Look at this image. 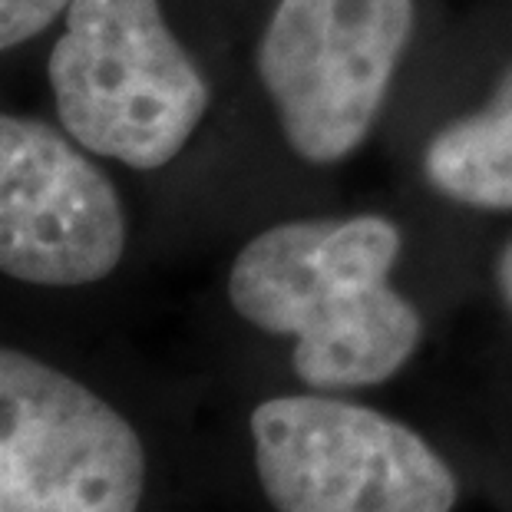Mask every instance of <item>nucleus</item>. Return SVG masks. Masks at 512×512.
<instances>
[{
  "instance_id": "1",
  "label": "nucleus",
  "mask_w": 512,
  "mask_h": 512,
  "mask_svg": "<svg viewBox=\"0 0 512 512\" xmlns=\"http://www.w3.org/2000/svg\"><path fill=\"white\" fill-rule=\"evenodd\" d=\"M403 232L387 215L291 219L238 248L225 301L248 331L285 347L291 387L367 397L430 341L423 304L394 281Z\"/></svg>"
},
{
  "instance_id": "2",
  "label": "nucleus",
  "mask_w": 512,
  "mask_h": 512,
  "mask_svg": "<svg viewBox=\"0 0 512 512\" xmlns=\"http://www.w3.org/2000/svg\"><path fill=\"white\" fill-rule=\"evenodd\" d=\"M235 512H499L479 460L370 397L268 390L248 403Z\"/></svg>"
},
{
  "instance_id": "3",
  "label": "nucleus",
  "mask_w": 512,
  "mask_h": 512,
  "mask_svg": "<svg viewBox=\"0 0 512 512\" xmlns=\"http://www.w3.org/2000/svg\"><path fill=\"white\" fill-rule=\"evenodd\" d=\"M133 413L40 354L0 344V512H222ZM235 512V509H232Z\"/></svg>"
},
{
  "instance_id": "4",
  "label": "nucleus",
  "mask_w": 512,
  "mask_h": 512,
  "mask_svg": "<svg viewBox=\"0 0 512 512\" xmlns=\"http://www.w3.org/2000/svg\"><path fill=\"white\" fill-rule=\"evenodd\" d=\"M47 80L76 143L136 172L169 166L212 103L209 80L159 0H73Z\"/></svg>"
},
{
  "instance_id": "5",
  "label": "nucleus",
  "mask_w": 512,
  "mask_h": 512,
  "mask_svg": "<svg viewBox=\"0 0 512 512\" xmlns=\"http://www.w3.org/2000/svg\"><path fill=\"white\" fill-rule=\"evenodd\" d=\"M413 37V0H278L258 76L294 156L334 166L374 129Z\"/></svg>"
},
{
  "instance_id": "6",
  "label": "nucleus",
  "mask_w": 512,
  "mask_h": 512,
  "mask_svg": "<svg viewBox=\"0 0 512 512\" xmlns=\"http://www.w3.org/2000/svg\"><path fill=\"white\" fill-rule=\"evenodd\" d=\"M90 156L63 126L0 110V275L70 291L123 265V199Z\"/></svg>"
},
{
  "instance_id": "7",
  "label": "nucleus",
  "mask_w": 512,
  "mask_h": 512,
  "mask_svg": "<svg viewBox=\"0 0 512 512\" xmlns=\"http://www.w3.org/2000/svg\"><path fill=\"white\" fill-rule=\"evenodd\" d=\"M423 176L456 205L512 212V67L483 110L453 119L430 139Z\"/></svg>"
},
{
  "instance_id": "8",
  "label": "nucleus",
  "mask_w": 512,
  "mask_h": 512,
  "mask_svg": "<svg viewBox=\"0 0 512 512\" xmlns=\"http://www.w3.org/2000/svg\"><path fill=\"white\" fill-rule=\"evenodd\" d=\"M73 0H0V53L40 37L67 14Z\"/></svg>"
},
{
  "instance_id": "9",
  "label": "nucleus",
  "mask_w": 512,
  "mask_h": 512,
  "mask_svg": "<svg viewBox=\"0 0 512 512\" xmlns=\"http://www.w3.org/2000/svg\"><path fill=\"white\" fill-rule=\"evenodd\" d=\"M483 470H486L489 486H493V496H496V503H499V512H512V450L496 453V456H486Z\"/></svg>"
},
{
  "instance_id": "10",
  "label": "nucleus",
  "mask_w": 512,
  "mask_h": 512,
  "mask_svg": "<svg viewBox=\"0 0 512 512\" xmlns=\"http://www.w3.org/2000/svg\"><path fill=\"white\" fill-rule=\"evenodd\" d=\"M493 294L512 324V238H506V245L493 258Z\"/></svg>"
}]
</instances>
